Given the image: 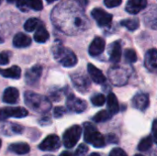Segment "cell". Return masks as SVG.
I'll return each mask as SVG.
<instances>
[{
	"instance_id": "1",
	"label": "cell",
	"mask_w": 157,
	"mask_h": 156,
	"mask_svg": "<svg viewBox=\"0 0 157 156\" xmlns=\"http://www.w3.org/2000/svg\"><path fill=\"white\" fill-rule=\"evenodd\" d=\"M52 24L67 35H76L89 28V20L80 6L71 1H64L57 5L52 14Z\"/></svg>"
},
{
	"instance_id": "2",
	"label": "cell",
	"mask_w": 157,
	"mask_h": 156,
	"mask_svg": "<svg viewBox=\"0 0 157 156\" xmlns=\"http://www.w3.org/2000/svg\"><path fill=\"white\" fill-rule=\"evenodd\" d=\"M24 99L26 105L37 113H47L52 108V104L46 97L31 91H27L24 94Z\"/></svg>"
},
{
	"instance_id": "3",
	"label": "cell",
	"mask_w": 157,
	"mask_h": 156,
	"mask_svg": "<svg viewBox=\"0 0 157 156\" xmlns=\"http://www.w3.org/2000/svg\"><path fill=\"white\" fill-rule=\"evenodd\" d=\"M52 53L55 60L64 67H73L77 63L75 54L62 44H56L52 48Z\"/></svg>"
},
{
	"instance_id": "4",
	"label": "cell",
	"mask_w": 157,
	"mask_h": 156,
	"mask_svg": "<svg viewBox=\"0 0 157 156\" xmlns=\"http://www.w3.org/2000/svg\"><path fill=\"white\" fill-rule=\"evenodd\" d=\"M84 139L87 143L92 144L96 148H102L106 144L104 136L89 122L84 124Z\"/></svg>"
},
{
	"instance_id": "5",
	"label": "cell",
	"mask_w": 157,
	"mask_h": 156,
	"mask_svg": "<svg viewBox=\"0 0 157 156\" xmlns=\"http://www.w3.org/2000/svg\"><path fill=\"white\" fill-rule=\"evenodd\" d=\"M82 134V129L78 125H74L67 129L63 136V145L66 148H73L79 141Z\"/></svg>"
},
{
	"instance_id": "6",
	"label": "cell",
	"mask_w": 157,
	"mask_h": 156,
	"mask_svg": "<svg viewBox=\"0 0 157 156\" xmlns=\"http://www.w3.org/2000/svg\"><path fill=\"white\" fill-rule=\"evenodd\" d=\"M27 109L20 107H6L0 108V120L4 121L8 118H24L28 116Z\"/></svg>"
},
{
	"instance_id": "7",
	"label": "cell",
	"mask_w": 157,
	"mask_h": 156,
	"mask_svg": "<svg viewBox=\"0 0 157 156\" xmlns=\"http://www.w3.org/2000/svg\"><path fill=\"white\" fill-rule=\"evenodd\" d=\"M109 76L111 83L115 86H123L128 82V74L124 69L121 67L110 69Z\"/></svg>"
},
{
	"instance_id": "8",
	"label": "cell",
	"mask_w": 157,
	"mask_h": 156,
	"mask_svg": "<svg viewBox=\"0 0 157 156\" xmlns=\"http://www.w3.org/2000/svg\"><path fill=\"white\" fill-rule=\"evenodd\" d=\"M66 106H67V108L69 110H71L73 112H75V113H82L87 108V105H86V101L76 97L74 95H70V96L67 97Z\"/></svg>"
},
{
	"instance_id": "9",
	"label": "cell",
	"mask_w": 157,
	"mask_h": 156,
	"mask_svg": "<svg viewBox=\"0 0 157 156\" xmlns=\"http://www.w3.org/2000/svg\"><path fill=\"white\" fill-rule=\"evenodd\" d=\"M61 141L57 135H49L47 136L41 143L39 145L40 150L45 152H53L60 148Z\"/></svg>"
},
{
	"instance_id": "10",
	"label": "cell",
	"mask_w": 157,
	"mask_h": 156,
	"mask_svg": "<svg viewBox=\"0 0 157 156\" xmlns=\"http://www.w3.org/2000/svg\"><path fill=\"white\" fill-rule=\"evenodd\" d=\"M91 15L100 27H108L112 21V15L107 13L101 8H94L91 12Z\"/></svg>"
},
{
	"instance_id": "11",
	"label": "cell",
	"mask_w": 157,
	"mask_h": 156,
	"mask_svg": "<svg viewBox=\"0 0 157 156\" xmlns=\"http://www.w3.org/2000/svg\"><path fill=\"white\" fill-rule=\"evenodd\" d=\"M71 78H72L74 86H75V88L78 91L84 93V92H86L88 90V88L90 86V82L85 74L75 73L72 74Z\"/></svg>"
},
{
	"instance_id": "12",
	"label": "cell",
	"mask_w": 157,
	"mask_h": 156,
	"mask_svg": "<svg viewBox=\"0 0 157 156\" xmlns=\"http://www.w3.org/2000/svg\"><path fill=\"white\" fill-rule=\"evenodd\" d=\"M144 65L150 72L157 73V50L151 49L146 52Z\"/></svg>"
},
{
	"instance_id": "13",
	"label": "cell",
	"mask_w": 157,
	"mask_h": 156,
	"mask_svg": "<svg viewBox=\"0 0 157 156\" xmlns=\"http://www.w3.org/2000/svg\"><path fill=\"white\" fill-rule=\"evenodd\" d=\"M144 23L147 27L157 29V6H151L144 14Z\"/></svg>"
},
{
	"instance_id": "14",
	"label": "cell",
	"mask_w": 157,
	"mask_h": 156,
	"mask_svg": "<svg viewBox=\"0 0 157 156\" xmlns=\"http://www.w3.org/2000/svg\"><path fill=\"white\" fill-rule=\"evenodd\" d=\"M149 97L144 93H138L132 98V105L139 110H145L149 107Z\"/></svg>"
},
{
	"instance_id": "15",
	"label": "cell",
	"mask_w": 157,
	"mask_h": 156,
	"mask_svg": "<svg viewBox=\"0 0 157 156\" xmlns=\"http://www.w3.org/2000/svg\"><path fill=\"white\" fill-rule=\"evenodd\" d=\"M147 6V0H129L126 5V11L130 14H138Z\"/></svg>"
},
{
	"instance_id": "16",
	"label": "cell",
	"mask_w": 157,
	"mask_h": 156,
	"mask_svg": "<svg viewBox=\"0 0 157 156\" xmlns=\"http://www.w3.org/2000/svg\"><path fill=\"white\" fill-rule=\"evenodd\" d=\"M104 50H105V40L100 37H97L91 42L88 51L91 56H98L101 54L104 51Z\"/></svg>"
},
{
	"instance_id": "17",
	"label": "cell",
	"mask_w": 157,
	"mask_h": 156,
	"mask_svg": "<svg viewBox=\"0 0 157 156\" xmlns=\"http://www.w3.org/2000/svg\"><path fill=\"white\" fill-rule=\"evenodd\" d=\"M87 72L88 74L90 75L92 81L96 84H104L106 82V77L104 75V74L101 72V70H99L98 68H97L94 64L88 63L87 65Z\"/></svg>"
},
{
	"instance_id": "18",
	"label": "cell",
	"mask_w": 157,
	"mask_h": 156,
	"mask_svg": "<svg viewBox=\"0 0 157 156\" xmlns=\"http://www.w3.org/2000/svg\"><path fill=\"white\" fill-rule=\"evenodd\" d=\"M41 73H42V68L40 65H35L31 69L27 71L26 75H25L27 84L34 85L35 83H37L41 75Z\"/></svg>"
},
{
	"instance_id": "19",
	"label": "cell",
	"mask_w": 157,
	"mask_h": 156,
	"mask_svg": "<svg viewBox=\"0 0 157 156\" xmlns=\"http://www.w3.org/2000/svg\"><path fill=\"white\" fill-rule=\"evenodd\" d=\"M121 57V45L120 41H115L110 45L109 49V60L113 63H118Z\"/></svg>"
},
{
	"instance_id": "20",
	"label": "cell",
	"mask_w": 157,
	"mask_h": 156,
	"mask_svg": "<svg viewBox=\"0 0 157 156\" xmlns=\"http://www.w3.org/2000/svg\"><path fill=\"white\" fill-rule=\"evenodd\" d=\"M19 93L15 87H8L5 90L3 95V101L7 104H14L17 101Z\"/></svg>"
},
{
	"instance_id": "21",
	"label": "cell",
	"mask_w": 157,
	"mask_h": 156,
	"mask_svg": "<svg viewBox=\"0 0 157 156\" xmlns=\"http://www.w3.org/2000/svg\"><path fill=\"white\" fill-rule=\"evenodd\" d=\"M30 43H31L30 38L24 33H17L13 39V44L17 48H25L29 46Z\"/></svg>"
},
{
	"instance_id": "22",
	"label": "cell",
	"mask_w": 157,
	"mask_h": 156,
	"mask_svg": "<svg viewBox=\"0 0 157 156\" xmlns=\"http://www.w3.org/2000/svg\"><path fill=\"white\" fill-rule=\"evenodd\" d=\"M107 105H108V111L111 114H117L120 111V106L116 96L113 93H109L107 97Z\"/></svg>"
},
{
	"instance_id": "23",
	"label": "cell",
	"mask_w": 157,
	"mask_h": 156,
	"mask_svg": "<svg viewBox=\"0 0 157 156\" xmlns=\"http://www.w3.org/2000/svg\"><path fill=\"white\" fill-rule=\"evenodd\" d=\"M0 74L6 78H12V79H18L21 75V70L18 66L14 65L8 69H0Z\"/></svg>"
},
{
	"instance_id": "24",
	"label": "cell",
	"mask_w": 157,
	"mask_h": 156,
	"mask_svg": "<svg viewBox=\"0 0 157 156\" xmlns=\"http://www.w3.org/2000/svg\"><path fill=\"white\" fill-rule=\"evenodd\" d=\"M29 146L25 143H13L9 146V151L13 152L17 154H26L29 152Z\"/></svg>"
},
{
	"instance_id": "25",
	"label": "cell",
	"mask_w": 157,
	"mask_h": 156,
	"mask_svg": "<svg viewBox=\"0 0 157 156\" xmlns=\"http://www.w3.org/2000/svg\"><path fill=\"white\" fill-rule=\"evenodd\" d=\"M49 39V32L46 30V29L42 26H40L34 34V40L39 43L46 42Z\"/></svg>"
},
{
	"instance_id": "26",
	"label": "cell",
	"mask_w": 157,
	"mask_h": 156,
	"mask_svg": "<svg viewBox=\"0 0 157 156\" xmlns=\"http://www.w3.org/2000/svg\"><path fill=\"white\" fill-rule=\"evenodd\" d=\"M40 26H41V22H40L38 18L32 17V18L28 19V20L25 22V24H24V29H25L27 31L31 32V31L37 30Z\"/></svg>"
},
{
	"instance_id": "27",
	"label": "cell",
	"mask_w": 157,
	"mask_h": 156,
	"mask_svg": "<svg viewBox=\"0 0 157 156\" xmlns=\"http://www.w3.org/2000/svg\"><path fill=\"white\" fill-rule=\"evenodd\" d=\"M121 25H122L123 27L127 28L129 30L133 31L135 29H137L140 26V21L138 18L133 17V18H127L124 19L121 22Z\"/></svg>"
},
{
	"instance_id": "28",
	"label": "cell",
	"mask_w": 157,
	"mask_h": 156,
	"mask_svg": "<svg viewBox=\"0 0 157 156\" xmlns=\"http://www.w3.org/2000/svg\"><path fill=\"white\" fill-rule=\"evenodd\" d=\"M111 114L108 111V110H101L99 112H98L94 117H93V120L95 122H105L110 120L111 118Z\"/></svg>"
},
{
	"instance_id": "29",
	"label": "cell",
	"mask_w": 157,
	"mask_h": 156,
	"mask_svg": "<svg viewBox=\"0 0 157 156\" xmlns=\"http://www.w3.org/2000/svg\"><path fill=\"white\" fill-rule=\"evenodd\" d=\"M153 138L151 136H147L144 139L141 140V142L139 143L138 144V150L141 151V152H145V151H148L152 145H153Z\"/></svg>"
},
{
	"instance_id": "30",
	"label": "cell",
	"mask_w": 157,
	"mask_h": 156,
	"mask_svg": "<svg viewBox=\"0 0 157 156\" xmlns=\"http://www.w3.org/2000/svg\"><path fill=\"white\" fill-rule=\"evenodd\" d=\"M91 102L94 106L96 107H101L105 104L106 102V97L102 94H97L91 98Z\"/></svg>"
},
{
	"instance_id": "31",
	"label": "cell",
	"mask_w": 157,
	"mask_h": 156,
	"mask_svg": "<svg viewBox=\"0 0 157 156\" xmlns=\"http://www.w3.org/2000/svg\"><path fill=\"white\" fill-rule=\"evenodd\" d=\"M124 56L126 61L130 63H133L137 61V54L132 49H127L124 52Z\"/></svg>"
},
{
	"instance_id": "32",
	"label": "cell",
	"mask_w": 157,
	"mask_h": 156,
	"mask_svg": "<svg viewBox=\"0 0 157 156\" xmlns=\"http://www.w3.org/2000/svg\"><path fill=\"white\" fill-rule=\"evenodd\" d=\"M17 6L21 11L26 12L30 8L29 7V0H17Z\"/></svg>"
},
{
	"instance_id": "33",
	"label": "cell",
	"mask_w": 157,
	"mask_h": 156,
	"mask_svg": "<svg viewBox=\"0 0 157 156\" xmlns=\"http://www.w3.org/2000/svg\"><path fill=\"white\" fill-rule=\"evenodd\" d=\"M29 7L30 8L37 10V11H40L42 9L43 5H42L41 0H29Z\"/></svg>"
},
{
	"instance_id": "34",
	"label": "cell",
	"mask_w": 157,
	"mask_h": 156,
	"mask_svg": "<svg viewBox=\"0 0 157 156\" xmlns=\"http://www.w3.org/2000/svg\"><path fill=\"white\" fill-rule=\"evenodd\" d=\"M88 152V147L86 144H80L76 149L75 154L76 156H85Z\"/></svg>"
},
{
	"instance_id": "35",
	"label": "cell",
	"mask_w": 157,
	"mask_h": 156,
	"mask_svg": "<svg viewBox=\"0 0 157 156\" xmlns=\"http://www.w3.org/2000/svg\"><path fill=\"white\" fill-rule=\"evenodd\" d=\"M121 2H122V0H104L106 6H108L109 8L119 6L121 4Z\"/></svg>"
},
{
	"instance_id": "36",
	"label": "cell",
	"mask_w": 157,
	"mask_h": 156,
	"mask_svg": "<svg viewBox=\"0 0 157 156\" xmlns=\"http://www.w3.org/2000/svg\"><path fill=\"white\" fill-rule=\"evenodd\" d=\"M9 63V53L6 51L0 53V65H6Z\"/></svg>"
},
{
	"instance_id": "37",
	"label": "cell",
	"mask_w": 157,
	"mask_h": 156,
	"mask_svg": "<svg viewBox=\"0 0 157 156\" xmlns=\"http://www.w3.org/2000/svg\"><path fill=\"white\" fill-rule=\"evenodd\" d=\"M109 156H128L127 154L121 148H115L113 149L110 154H109Z\"/></svg>"
},
{
	"instance_id": "38",
	"label": "cell",
	"mask_w": 157,
	"mask_h": 156,
	"mask_svg": "<svg viewBox=\"0 0 157 156\" xmlns=\"http://www.w3.org/2000/svg\"><path fill=\"white\" fill-rule=\"evenodd\" d=\"M65 113V108L63 107H57L54 108V117L55 118H61Z\"/></svg>"
},
{
	"instance_id": "39",
	"label": "cell",
	"mask_w": 157,
	"mask_h": 156,
	"mask_svg": "<svg viewBox=\"0 0 157 156\" xmlns=\"http://www.w3.org/2000/svg\"><path fill=\"white\" fill-rule=\"evenodd\" d=\"M12 130H13V131L16 132V133H20V132L22 131L23 128H22L20 125H18V124H14V125L12 126Z\"/></svg>"
},
{
	"instance_id": "40",
	"label": "cell",
	"mask_w": 157,
	"mask_h": 156,
	"mask_svg": "<svg viewBox=\"0 0 157 156\" xmlns=\"http://www.w3.org/2000/svg\"><path fill=\"white\" fill-rule=\"evenodd\" d=\"M77 4H78V6H86V5H87V0H75Z\"/></svg>"
},
{
	"instance_id": "41",
	"label": "cell",
	"mask_w": 157,
	"mask_h": 156,
	"mask_svg": "<svg viewBox=\"0 0 157 156\" xmlns=\"http://www.w3.org/2000/svg\"><path fill=\"white\" fill-rule=\"evenodd\" d=\"M60 156H76V154H73V153H71V152H63Z\"/></svg>"
},
{
	"instance_id": "42",
	"label": "cell",
	"mask_w": 157,
	"mask_h": 156,
	"mask_svg": "<svg viewBox=\"0 0 157 156\" xmlns=\"http://www.w3.org/2000/svg\"><path fill=\"white\" fill-rule=\"evenodd\" d=\"M153 133H154V141L155 142V143L157 144V130L153 131Z\"/></svg>"
},
{
	"instance_id": "43",
	"label": "cell",
	"mask_w": 157,
	"mask_h": 156,
	"mask_svg": "<svg viewBox=\"0 0 157 156\" xmlns=\"http://www.w3.org/2000/svg\"><path fill=\"white\" fill-rule=\"evenodd\" d=\"M88 156H100L98 154H97V153H93V154H91L90 155Z\"/></svg>"
},
{
	"instance_id": "44",
	"label": "cell",
	"mask_w": 157,
	"mask_h": 156,
	"mask_svg": "<svg viewBox=\"0 0 157 156\" xmlns=\"http://www.w3.org/2000/svg\"><path fill=\"white\" fill-rule=\"evenodd\" d=\"M48 3H52V2H54V1H56V0H46Z\"/></svg>"
},
{
	"instance_id": "45",
	"label": "cell",
	"mask_w": 157,
	"mask_h": 156,
	"mask_svg": "<svg viewBox=\"0 0 157 156\" xmlns=\"http://www.w3.org/2000/svg\"><path fill=\"white\" fill-rule=\"evenodd\" d=\"M7 2H9V3H13L14 1H17V0H6Z\"/></svg>"
},
{
	"instance_id": "46",
	"label": "cell",
	"mask_w": 157,
	"mask_h": 156,
	"mask_svg": "<svg viewBox=\"0 0 157 156\" xmlns=\"http://www.w3.org/2000/svg\"><path fill=\"white\" fill-rule=\"evenodd\" d=\"M134 156H144V155H141V154H135Z\"/></svg>"
},
{
	"instance_id": "47",
	"label": "cell",
	"mask_w": 157,
	"mask_h": 156,
	"mask_svg": "<svg viewBox=\"0 0 157 156\" xmlns=\"http://www.w3.org/2000/svg\"><path fill=\"white\" fill-rule=\"evenodd\" d=\"M1 144H2V142H1V140H0V148H1Z\"/></svg>"
},
{
	"instance_id": "48",
	"label": "cell",
	"mask_w": 157,
	"mask_h": 156,
	"mask_svg": "<svg viewBox=\"0 0 157 156\" xmlns=\"http://www.w3.org/2000/svg\"><path fill=\"white\" fill-rule=\"evenodd\" d=\"M45 156H52V155H45Z\"/></svg>"
},
{
	"instance_id": "49",
	"label": "cell",
	"mask_w": 157,
	"mask_h": 156,
	"mask_svg": "<svg viewBox=\"0 0 157 156\" xmlns=\"http://www.w3.org/2000/svg\"><path fill=\"white\" fill-rule=\"evenodd\" d=\"M1 1H2V0H0V4H1Z\"/></svg>"
}]
</instances>
